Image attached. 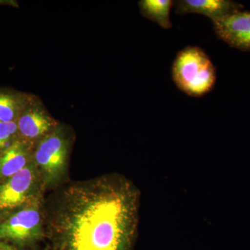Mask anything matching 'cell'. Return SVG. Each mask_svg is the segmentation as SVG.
I'll return each instance as SVG.
<instances>
[{
    "mask_svg": "<svg viewBox=\"0 0 250 250\" xmlns=\"http://www.w3.org/2000/svg\"><path fill=\"white\" fill-rule=\"evenodd\" d=\"M0 5H8V6H14V7H18L17 1H12V0H0Z\"/></svg>",
    "mask_w": 250,
    "mask_h": 250,
    "instance_id": "obj_14",
    "label": "cell"
},
{
    "mask_svg": "<svg viewBox=\"0 0 250 250\" xmlns=\"http://www.w3.org/2000/svg\"><path fill=\"white\" fill-rule=\"evenodd\" d=\"M34 94L0 87V123H16Z\"/></svg>",
    "mask_w": 250,
    "mask_h": 250,
    "instance_id": "obj_10",
    "label": "cell"
},
{
    "mask_svg": "<svg viewBox=\"0 0 250 250\" xmlns=\"http://www.w3.org/2000/svg\"><path fill=\"white\" fill-rule=\"evenodd\" d=\"M0 250H22L20 248H16L12 245L9 244L6 242L1 241L0 240ZM45 250H47L45 249Z\"/></svg>",
    "mask_w": 250,
    "mask_h": 250,
    "instance_id": "obj_13",
    "label": "cell"
},
{
    "mask_svg": "<svg viewBox=\"0 0 250 250\" xmlns=\"http://www.w3.org/2000/svg\"><path fill=\"white\" fill-rule=\"evenodd\" d=\"M174 6L177 14L203 15L212 22L244 8L239 3L230 0H178L174 1Z\"/></svg>",
    "mask_w": 250,
    "mask_h": 250,
    "instance_id": "obj_8",
    "label": "cell"
},
{
    "mask_svg": "<svg viewBox=\"0 0 250 250\" xmlns=\"http://www.w3.org/2000/svg\"><path fill=\"white\" fill-rule=\"evenodd\" d=\"M140 192L106 174L62 189L45 208L47 250H134Z\"/></svg>",
    "mask_w": 250,
    "mask_h": 250,
    "instance_id": "obj_1",
    "label": "cell"
},
{
    "mask_svg": "<svg viewBox=\"0 0 250 250\" xmlns=\"http://www.w3.org/2000/svg\"><path fill=\"white\" fill-rule=\"evenodd\" d=\"M45 238L42 195L0 220V240L20 249L29 250Z\"/></svg>",
    "mask_w": 250,
    "mask_h": 250,
    "instance_id": "obj_4",
    "label": "cell"
},
{
    "mask_svg": "<svg viewBox=\"0 0 250 250\" xmlns=\"http://www.w3.org/2000/svg\"><path fill=\"white\" fill-rule=\"evenodd\" d=\"M217 37L233 48L250 52V11H236L213 21Z\"/></svg>",
    "mask_w": 250,
    "mask_h": 250,
    "instance_id": "obj_7",
    "label": "cell"
},
{
    "mask_svg": "<svg viewBox=\"0 0 250 250\" xmlns=\"http://www.w3.org/2000/svg\"><path fill=\"white\" fill-rule=\"evenodd\" d=\"M44 191L40 174L32 161L0 183V220L41 196Z\"/></svg>",
    "mask_w": 250,
    "mask_h": 250,
    "instance_id": "obj_5",
    "label": "cell"
},
{
    "mask_svg": "<svg viewBox=\"0 0 250 250\" xmlns=\"http://www.w3.org/2000/svg\"><path fill=\"white\" fill-rule=\"evenodd\" d=\"M143 16L157 23L164 29H170V11L174 6L172 0H141L139 3Z\"/></svg>",
    "mask_w": 250,
    "mask_h": 250,
    "instance_id": "obj_11",
    "label": "cell"
},
{
    "mask_svg": "<svg viewBox=\"0 0 250 250\" xmlns=\"http://www.w3.org/2000/svg\"><path fill=\"white\" fill-rule=\"evenodd\" d=\"M34 147L19 139L0 154V183L17 174L33 161Z\"/></svg>",
    "mask_w": 250,
    "mask_h": 250,
    "instance_id": "obj_9",
    "label": "cell"
},
{
    "mask_svg": "<svg viewBox=\"0 0 250 250\" xmlns=\"http://www.w3.org/2000/svg\"><path fill=\"white\" fill-rule=\"evenodd\" d=\"M18 138L35 147L60 123L52 117L37 95H34L16 121Z\"/></svg>",
    "mask_w": 250,
    "mask_h": 250,
    "instance_id": "obj_6",
    "label": "cell"
},
{
    "mask_svg": "<svg viewBox=\"0 0 250 250\" xmlns=\"http://www.w3.org/2000/svg\"><path fill=\"white\" fill-rule=\"evenodd\" d=\"M18 139L16 123H0V154Z\"/></svg>",
    "mask_w": 250,
    "mask_h": 250,
    "instance_id": "obj_12",
    "label": "cell"
},
{
    "mask_svg": "<svg viewBox=\"0 0 250 250\" xmlns=\"http://www.w3.org/2000/svg\"><path fill=\"white\" fill-rule=\"evenodd\" d=\"M172 77L181 91L192 98H202L214 88L216 70L203 49L187 46L174 59Z\"/></svg>",
    "mask_w": 250,
    "mask_h": 250,
    "instance_id": "obj_2",
    "label": "cell"
},
{
    "mask_svg": "<svg viewBox=\"0 0 250 250\" xmlns=\"http://www.w3.org/2000/svg\"><path fill=\"white\" fill-rule=\"evenodd\" d=\"M73 138L72 130L60 123L34 147L33 161L44 190L57 187L66 177Z\"/></svg>",
    "mask_w": 250,
    "mask_h": 250,
    "instance_id": "obj_3",
    "label": "cell"
}]
</instances>
